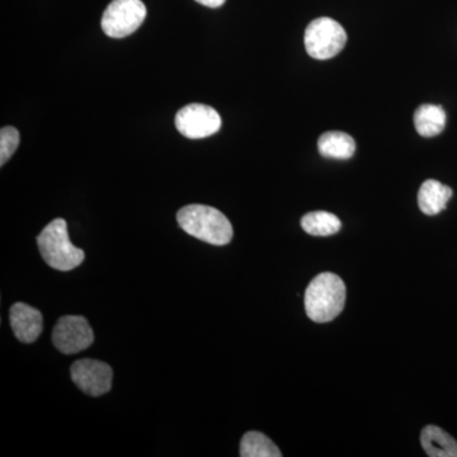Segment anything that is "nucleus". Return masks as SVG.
<instances>
[{
  "label": "nucleus",
  "mask_w": 457,
  "mask_h": 457,
  "mask_svg": "<svg viewBox=\"0 0 457 457\" xmlns=\"http://www.w3.org/2000/svg\"><path fill=\"white\" fill-rule=\"evenodd\" d=\"M179 227L191 237L212 245H227L233 239V227L227 216L206 204H188L177 213Z\"/></svg>",
  "instance_id": "f257e3e1"
},
{
  "label": "nucleus",
  "mask_w": 457,
  "mask_h": 457,
  "mask_svg": "<svg viewBox=\"0 0 457 457\" xmlns=\"http://www.w3.org/2000/svg\"><path fill=\"white\" fill-rule=\"evenodd\" d=\"M345 285L339 276L320 273L306 287L303 296L306 315L315 323L335 320L345 309Z\"/></svg>",
  "instance_id": "f03ea898"
},
{
  "label": "nucleus",
  "mask_w": 457,
  "mask_h": 457,
  "mask_svg": "<svg viewBox=\"0 0 457 457\" xmlns=\"http://www.w3.org/2000/svg\"><path fill=\"white\" fill-rule=\"evenodd\" d=\"M37 245L51 269L62 272L77 269L86 258L82 249L71 242L64 219H55L46 225L37 237Z\"/></svg>",
  "instance_id": "7ed1b4c3"
},
{
  "label": "nucleus",
  "mask_w": 457,
  "mask_h": 457,
  "mask_svg": "<svg viewBox=\"0 0 457 457\" xmlns=\"http://www.w3.org/2000/svg\"><path fill=\"white\" fill-rule=\"evenodd\" d=\"M303 42L306 53L312 59H332L345 49L347 33L337 21L321 17L306 27Z\"/></svg>",
  "instance_id": "20e7f679"
},
{
  "label": "nucleus",
  "mask_w": 457,
  "mask_h": 457,
  "mask_svg": "<svg viewBox=\"0 0 457 457\" xmlns=\"http://www.w3.org/2000/svg\"><path fill=\"white\" fill-rule=\"evenodd\" d=\"M146 13L141 0H112L102 17V29L110 37H126L143 25Z\"/></svg>",
  "instance_id": "39448f33"
},
{
  "label": "nucleus",
  "mask_w": 457,
  "mask_h": 457,
  "mask_svg": "<svg viewBox=\"0 0 457 457\" xmlns=\"http://www.w3.org/2000/svg\"><path fill=\"white\" fill-rule=\"evenodd\" d=\"M176 128L188 139H204L220 130L221 117L207 104H191L177 113Z\"/></svg>",
  "instance_id": "423d86ee"
},
{
  "label": "nucleus",
  "mask_w": 457,
  "mask_h": 457,
  "mask_svg": "<svg viewBox=\"0 0 457 457\" xmlns=\"http://www.w3.org/2000/svg\"><path fill=\"white\" fill-rule=\"evenodd\" d=\"M95 333L88 320L79 315H66L57 320L53 332V343L56 350L65 354H74L90 347Z\"/></svg>",
  "instance_id": "0eeeda50"
},
{
  "label": "nucleus",
  "mask_w": 457,
  "mask_h": 457,
  "mask_svg": "<svg viewBox=\"0 0 457 457\" xmlns=\"http://www.w3.org/2000/svg\"><path fill=\"white\" fill-rule=\"evenodd\" d=\"M71 374L74 384L87 395L101 396L112 387V369L102 361H77L71 366Z\"/></svg>",
  "instance_id": "6e6552de"
},
{
  "label": "nucleus",
  "mask_w": 457,
  "mask_h": 457,
  "mask_svg": "<svg viewBox=\"0 0 457 457\" xmlns=\"http://www.w3.org/2000/svg\"><path fill=\"white\" fill-rule=\"evenodd\" d=\"M9 320L14 336L22 343L35 342L44 329V317L40 311L25 303H16L12 306Z\"/></svg>",
  "instance_id": "1a4fd4ad"
},
{
  "label": "nucleus",
  "mask_w": 457,
  "mask_h": 457,
  "mask_svg": "<svg viewBox=\"0 0 457 457\" xmlns=\"http://www.w3.org/2000/svg\"><path fill=\"white\" fill-rule=\"evenodd\" d=\"M453 192L449 186L436 179H427L418 192V206L427 216H435L446 209Z\"/></svg>",
  "instance_id": "9d476101"
},
{
  "label": "nucleus",
  "mask_w": 457,
  "mask_h": 457,
  "mask_svg": "<svg viewBox=\"0 0 457 457\" xmlns=\"http://www.w3.org/2000/svg\"><path fill=\"white\" fill-rule=\"evenodd\" d=\"M420 445L429 457H457V441L440 427H425L420 433Z\"/></svg>",
  "instance_id": "9b49d317"
},
{
  "label": "nucleus",
  "mask_w": 457,
  "mask_h": 457,
  "mask_svg": "<svg viewBox=\"0 0 457 457\" xmlns=\"http://www.w3.org/2000/svg\"><path fill=\"white\" fill-rule=\"evenodd\" d=\"M414 126L420 137H437L446 128V112L438 104H422L414 113Z\"/></svg>",
  "instance_id": "f8f14e48"
},
{
  "label": "nucleus",
  "mask_w": 457,
  "mask_h": 457,
  "mask_svg": "<svg viewBox=\"0 0 457 457\" xmlns=\"http://www.w3.org/2000/svg\"><path fill=\"white\" fill-rule=\"evenodd\" d=\"M318 149L324 158L350 159L356 150V143L345 132L329 131L319 137Z\"/></svg>",
  "instance_id": "ddd939ff"
},
{
  "label": "nucleus",
  "mask_w": 457,
  "mask_h": 457,
  "mask_svg": "<svg viewBox=\"0 0 457 457\" xmlns=\"http://www.w3.org/2000/svg\"><path fill=\"white\" fill-rule=\"evenodd\" d=\"M302 228L305 233L312 237H330L338 233L342 222L335 215L327 212L306 213L302 219Z\"/></svg>",
  "instance_id": "4468645a"
},
{
  "label": "nucleus",
  "mask_w": 457,
  "mask_h": 457,
  "mask_svg": "<svg viewBox=\"0 0 457 457\" xmlns=\"http://www.w3.org/2000/svg\"><path fill=\"white\" fill-rule=\"evenodd\" d=\"M242 457H281L282 453L266 435L261 432H246L240 442Z\"/></svg>",
  "instance_id": "2eb2a0df"
},
{
  "label": "nucleus",
  "mask_w": 457,
  "mask_h": 457,
  "mask_svg": "<svg viewBox=\"0 0 457 457\" xmlns=\"http://www.w3.org/2000/svg\"><path fill=\"white\" fill-rule=\"evenodd\" d=\"M20 145V132L12 126H5L0 131V165L7 163Z\"/></svg>",
  "instance_id": "dca6fc26"
},
{
  "label": "nucleus",
  "mask_w": 457,
  "mask_h": 457,
  "mask_svg": "<svg viewBox=\"0 0 457 457\" xmlns=\"http://www.w3.org/2000/svg\"><path fill=\"white\" fill-rule=\"evenodd\" d=\"M196 2L204 5V7L219 8L221 7L227 0H196Z\"/></svg>",
  "instance_id": "f3484780"
}]
</instances>
